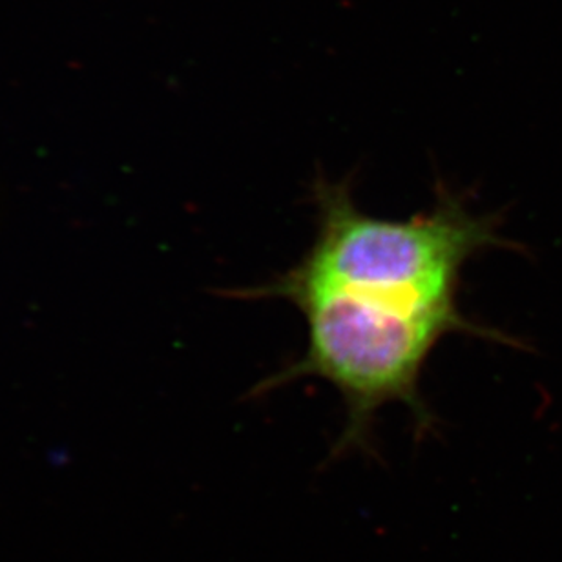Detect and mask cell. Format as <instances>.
Returning <instances> with one entry per match:
<instances>
[{"label":"cell","instance_id":"6da1fadb","mask_svg":"<svg viewBox=\"0 0 562 562\" xmlns=\"http://www.w3.org/2000/svg\"><path fill=\"white\" fill-rule=\"evenodd\" d=\"M283 300L303 314L307 346L252 393L260 396L303 379L333 385L344 398L346 420L329 460L351 453L379 457L374 418L390 404L409 409L418 438L432 432L437 420L422 396L420 379L443 336L459 333L520 347L514 336L471 322L460 308L438 311L335 289L291 292Z\"/></svg>","mask_w":562,"mask_h":562},{"label":"cell","instance_id":"7a4b0ae2","mask_svg":"<svg viewBox=\"0 0 562 562\" xmlns=\"http://www.w3.org/2000/svg\"><path fill=\"white\" fill-rule=\"evenodd\" d=\"M318 231L297 266L263 285L236 292L249 300H283L307 289H336L417 307L457 311L460 272L473 256L515 244L501 223L475 214L442 189L431 212L382 220L360 211L349 181L314 183Z\"/></svg>","mask_w":562,"mask_h":562}]
</instances>
